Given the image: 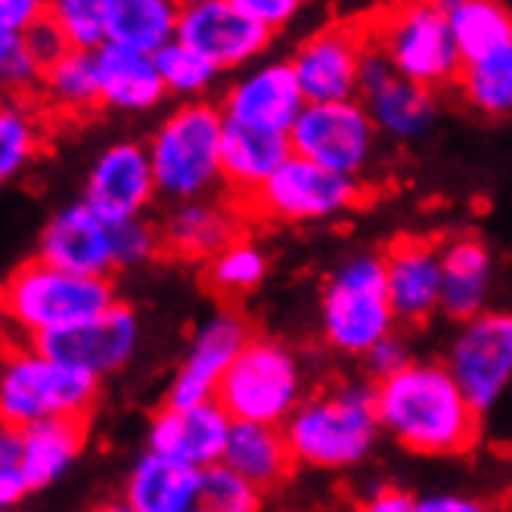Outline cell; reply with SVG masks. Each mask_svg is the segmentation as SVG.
I'll list each match as a JSON object with an SVG mask.
<instances>
[{
	"label": "cell",
	"instance_id": "6da1fadb",
	"mask_svg": "<svg viewBox=\"0 0 512 512\" xmlns=\"http://www.w3.org/2000/svg\"><path fill=\"white\" fill-rule=\"evenodd\" d=\"M376 413L388 435L413 454H463L478 438L481 410L447 370V364H410L376 379Z\"/></svg>",
	"mask_w": 512,
	"mask_h": 512
},
{
	"label": "cell",
	"instance_id": "7a4b0ae2",
	"mask_svg": "<svg viewBox=\"0 0 512 512\" xmlns=\"http://www.w3.org/2000/svg\"><path fill=\"white\" fill-rule=\"evenodd\" d=\"M382 423L370 385L348 382L326 388L301 404L283 423L286 441L298 466L351 469L364 463Z\"/></svg>",
	"mask_w": 512,
	"mask_h": 512
},
{
	"label": "cell",
	"instance_id": "3957f363",
	"mask_svg": "<svg viewBox=\"0 0 512 512\" xmlns=\"http://www.w3.org/2000/svg\"><path fill=\"white\" fill-rule=\"evenodd\" d=\"M100 379L66 360H56L32 342L0 354V423L32 426L53 416H87Z\"/></svg>",
	"mask_w": 512,
	"mask_h": 512
},
{
	"label": "cell",
	"instance_id": "277c9868",
	"mask_svg": "<svg viewBox=\"0 0 512 512\" xmlns=\"http://www.w3.org/2000/svg\"><path fill=\"white\" fill-rule=\"evenodd\" d=\"M13 333L25 342H35L44 333L75 326L115 305L109 277H87L56 267L44 258L22 264L16 274L0 286Z\"/></svg>",
	"mask_w": 512,
	"mask_h": 512
},
{
	"label": "cell",
	"instance_id": "5b68a950",
	"mask_svg": "<svg viewBox=\"0 0 512 512\" xmlns=\"http://www.w3.org/2000/svg\"><path fill=\"white\" fill-rule=\"evenodd\" d=\"M367 25L370 41L404 78L432 90L457 84L463 56L441 0H395L367 19Z\"/></svg>",
	"mask_w": 512,
	"mask_h": 512
},
{
	"label": "cell",
	"instance_id": "8992f818",
	"mask_svg": "<svg viewBox=\"0 0 512 512\" xmlns=\"http://www.w3.org/2000/svg\"><path fill=\"white\" fill-rule=\"evenodd\" d=\"M224 125L221 106L202 100H190L165 118L146 146L162 196L174 202L199 199L221 184Z\"/></svg>",
	"mask_w": 512,
	"mask_h": 512
},
{
	"label": "cell",
	"instance_id": "52a82bcc",
	"mask_svg": "<svg viewBox=\"0 0 512 512\" xmlns=\"http://www.w3.org/2000/svg\"><path fill=\"white\" fill-rule=\"evenodd\" d=\"M305 398V376L298 357L270 339H249L224 373L215 401L230 419L283 426Z\"/></svg>",
	"mask_w": 512,
	"mask_h": 512
},
{
	"label": "cell",
	"instance_id": "ba28073f",
	"mask_svg": "<svg viewBox=\"0 0 512 512\" xmlns=\"http://www.w3.org/2000/svg\"><path fill=\"white\" fill-rule=\"evenodd\" d=\"M395 308L385 292V261L357 255L345 261L323 292V333L342 354L364 357L379 339L395 333Z\"/></svg>",
	"mask_w": 512,
	"mask_h": 512
},
{
	"label": "cell",
	"instance_id": "9c48e42d",
	"mask_svg": "<svg viewBox=\"0 0 512 512\" xmlns=\"http://www.w3.org/2000/svg\"><path fill=\"white\" fill-rule=\"evenodd\" d=\"M360 202L357 177L323 168L305 156L292 153L264 184L239 199L249 215L283 221V224H305V221H326L345 215L348 208Z\"/></svg>",
	"mask_w": 512,
	"mask_h": 512
},
{
	"label": "cell",
	"instance_id": "30bf717a",
	"mask_svg": "<svg viewBox=\"0 0 512 512\" xmlns=\"http://www.w3.org/2000/svg\"><path fill=\"white\" fill-rule=\"evenodd\" d=\"M376 122L367 103L351 100H308L289 131L292 153L323 168L357 177L373 159Z\"/></svg>",
	"mask_w": 512,
	"mask_h": 512
},
{
	"label": "cell",
	"instance_id": "8fae6325",
	"mask_svg": "<svg viewBox=\"0 0 512 512\" xmlns=\"http://www.w3.org/2000/svg\"><path fill=\"white\" fill-rule=\"evenodd\" d=\"M447 370L478 410L494 407L512 382V314L481 311L463 320L447 351Z\"/></svg>",
	"mask_w": 512,
	"mask_h": 512
},
{
	"label": "cell",
	"instance_id": "7c38bea8",
	"mask_svg": "<svg viewBox=\"0 0 512 512\" xmlns=\"http://www.w3.org/2000/svg\"><path fill=\"white\" fill-rule=\"evenodd\" d=\"M370 47L367 22H336L301 41L289 59L305 100H351L360 94V63Z\"/></svg>",
	"mask_w": 512,
	"mask_h": 512
},
{
	"label": "cell",
	"instance_id": "4fadbf2b",
	"mask_svg": "<svg viewBox=\"0 0 512 512\" xmlns=\"http://www.w3.org/2000/svg\"><path fill=\"white\" fill-rule=\"evenodd\" d=\"M137 342H140V326L134 311L115 301L106 311L75 326L38 336L32 345H38L56 360H66V364H75L103 379L128 364L137 351Z\"/></svg>",
	"mask_w": 512,
	"mask_h": 512
},
{
	"label": "cell",
	"instance_id": "5bb4252c",
	"mask_svg": "<svg viewBox=\"0 0 512 512\" xmlns=\"http://www.w3.org/2000/svg\"><path fill=\"white\" fill-rule=\"evenodd\" d=\"M270 28L246 16L233 0H180L177 38L224 69H239L267 50Z\"/></svg>",
	"mask_w": 512,
	"mask_h": 512
},
{
	"label": "cell",
	"instance_id": "9a60e30c",
	"mask_svg": "<svg viewBox=\"0 0 512 512\" xmlns=\"http://www.w3.org/2000/svg\"><path fill=\"white\" fill-rule=\"evenodd\" d=\"M252 339L249 323L236 311H221L208 317L190 342V351L180 364L171 388H168V404H199L212 401L218 395V385L236 354L246 348Z\"/></svg>",
	"mask_w": 512,
	"mask_h": 512
},
{
	"label": "cell",
	"instance_id": "2e32d148",
	"mask_svg": "<svg viewBox=\"0 0 512 512\" xmlns=\"http://www.w3.org/2000/svg\"><path fill=\"white\" fill-rule=\"evenodd\" d=\"M233 429L230 413L212 398L199 404H165L149 423V450L177 457L196 469L224 460Z\"/></svg>",
	"mask_w": 512,
	"mask_h": 512
},
{
	"label": "cell",
	"instance_id": "e0dca14e",
	"mask_svg": "<svg viewBox=\"0 0 512 512\" xmlns=\"http://www.w3.org/2000/svg\"><path fill=\"white\" fill-rule=\"evenodd\" d=\"M159 193L156 171L149 149L140 143H112L97 156L94 168L87 174L84 199L109 221L137 218L143 208Z\"/></svg>",
	"mask_w": 512,
	"mask_h": 512
},
{
	"label": "cell",
	"instance_id": "ac0fdd59",
	"mask_svg": "<svg viewBox=\"0 0 512 512\" xmlns=\"http://www.w3.org/2000/svg\"><path fill=\"white\" fill-rule=\"evenodd\" d=\"M38 258L87 277H109L115 270L112 221L87 199L56 212L41 233Z\"/></svg>",
	"mask_w": 512,
	"mask_h": 512
},
{
	"label": "cell",
	"instance_id": "d6986e66",
	"mask_svg": "<svg viewBox=\"0 0 512 512\" xmlns=\"http://www.w3.org/2000/svg\"><path fill=\"white\" fill-rule=\"evenodd\" d=\"M305 103V90L295 78L292 63H267L227 90L221 112L227 122L289 134Z\"/></svg>",
	"mask_w": 512,
	"mask_h": 512
},
{
	"label": "cell",
	"instance_id": "ffe728a7",
	"mask_svg": "<svg viewBox=\"0 0 512 512\" xmlns=\"http://www.w3.org/2000/svg\"><path fill=\"white\" fill-rule=\"evenodd\" d=\"M385 261V292L398 320L423 323L441 308V249L429 239L404 236L388 249Z\"/></svg>",
	"mask_w": 512,
	"mask_h": 512
},
{
	"label": "cell",
	"instance_id": "44dd1931",
	"mask_svg": "<svg viewBox=\"0 0 512 512\" xmlns=\"http://www.w3.org/2000/svg\"><path fill=\"white\" fill-rule=\"evenodd\" d=\"M94 59L103 106L118 112H146L165 100L168 90L156 66V53L103 41L94 50Z\"/></svg>",
	"mask_w": 512,
	"mask_h": 512
},
{
	"label": "cell",
	"instance_id": "7402d4cb",
	"mask_svg": "<svg viewBox=\"0 0 512 512\" xmlns=\"http://www.w3.org/2000/svg\"><path fill=\"white\" fill-rule=\"evenodd\" d=\"M289 156V134L227 122L221 140V184L230 190L233 202H239L252 196Z\"/></svg>",
	"mask_w": 512,
	"mask_h": 512
},
{
	"label": "cell",
	"instance_id": "603a6c76",
	"mask_svg": "<svg viewBox=\"0 0 512 512\" xmlns=\"http://www.w3.org/2000/svg\"><path fill=\"white\" fill-rule=\"evenodd\" d=\"M202 469L146 450V457L131 469L122 506L131 512H190L199 509Z\"/></svg>",
	"mask_w": 512,
	"mask_h": 512
},
{
	"label": "cell",
	"instance_id": "cb8c5ba5",
	"mask_svg": "<svg viewBox=\"0 0 512 512\" xmlns=\"http://www.w3.org/2000/svg\"><path fill=\"white\" fill-rule=\"evenodd\" d=\"M162 233V252L190 258V261H208L215 252H221L230 239L239 236V208L199 199H184L171 208V215L159 227Z\"/></svg>",
	"mask_w": 512,
	"mask_h": 512
},
{
	"label": "cell",
	"instance_id": "d4e9b609",
	"mask_svg": "<svg viewBox=\"0 0 512 512\" xmlns=\"http://www.w3.org/2000/svg\"><path fill=\"white\" fill-rule=\"evenodd\" d=\"M87 435V416H53L22 426V463L19 472L28 491L50 488L81 457Z\"/></svg>",
	"mask_w": 512,
	"mask_h": 512
},
{
	"label": "cell",
	"instance_id": "484cf974",
	"mask_svg": "<svg viewBox=\"0 0 512 512\" xmlns=\"http://www.w3.org/2000/svg\"><path fill=\"white\" fill-rule=\"evenodd\" d=\"M224 463L233 466L239 475H246L261 494L280 488L298 466L283 426L249 423V419H233Z\"/></svg>",
	"mask_w": 512,
	"mask_h": 512
},
{
	"label": "cell",
	"instance_id": "4316f807",
	"mask_svg": "<svg viewBox=\"0 0 512 512\" xmlns=\"http://www.w3.org/2000/svg\"><path fill=\"white\" fill-rule=\"evenodd\" d=\"M441 311L454 320H469L485 311L491 289V252L472 236H460L441 249Z\"/></svg>",
	"mask_w": 512,
	"mask_h": 512
},
{
	"label": "cell",
	"instance_id": "83f0119b",
	"mask_svg": "<svg viewBox=\"0 0 512 512\" xmlns=\"http://www.w3.org/2000/svg\"><path fill=\"white\" fill-rule=\"evenodd\" d=\"M360 97H364L376 128L398 140L423 137L438 118L435 90L404 78L401 72H395L388 81H382L379 87L367 90Z\"/></svg>",
	"mask_w": 512,
	"mask_h": 512
},
{
	"label": "cell",
	"instance_id": "f1b7e54d",
	"mask_svg": "<svg viewBox=\"0 0 512 512\" xmlns=\"http://www.w3.org/2000/svg\"><path fill=\"white\" fill-rule=\"evenodd\" d=\"M180 0H103L106 41L156 53L177 35Z\"/></svg>",
	"mask_w": 512,
	"mask_h": 512
},
{
	"label": "cell",
	"instance_id": "f546056e",
	"mask_svg": "<svg viewBox=\"0 0 512 512\" xmlns=\"http://www.w3.org/2000/svg\"><path fill=\"white\" fill-rule=\"evenodd\" d=\"M35 94H41L53 112L63 115H87L103 106L94 50H66L56 63L41 72V84Z\"/></svg>",
	"mask_w": 512,
	"mask_h": 512
},
{
	"label": "cell",
	"instance_id": "4dcf8cb0",
	"mask_svg": "<svg viewBox=\"0 0 512 512\" xmlns=\"http://www.w3.org/2000/svg\"><path fill=\"white\" fill-rule=\"evenodd\" d=\"M463 63L512 44V13L500 0H441Z\"/></svg>",
	"mask_w": 512,
	"mask_h": 512
},
{
	"label": "cell",
	"instance_id": "1f68e13d",
	"mask_svg": "<svg viewBox=\"0 0 512 512\" xmlns=\"http://www.w3.org/2000/svg\"><path fill=\"white\" fill-rule=\"evenodd\" d=\"M457 87L478 112L512 115V44L478 59H466Z\"/></svg>",
	"mask_w": 512,
	"mask_h": 512
},
{
	"label": "cell",
	"instance_id": "d6a6232c",
	"mask_svg": "<svg viewBox=\"0 0 512 512\" xmlns=\"http://www.w3.org/2000/svg\"><path fill=\"white\" fill-rule=\"evenodd\" d=\"M264 274H267L264 252L243 236L230 239L221 252H215L205 261V286L224 298L252 292L264 280Z\"/></svg>",
	"mask_w": 512,
	"mask_h": 512
},
{
	"label": "cell",
	"instance_id": "836d02e7",
	"mask_svg": "<svg viewBox=\"0 0 512 512\" xmlns=\"http://www.w3.org/2000/svg\"><path fill=\"white\" fill-rule=\"evenodd\" d=\"M41 149V118L16 97L0 109V187L19 177Z\"/></svg>",
	"mask_w": 512,
	"mask_h": 512
},
{
	"label": "cell",
	"instance_id": "e575fe53",
	"mask_svg": "<svg viewBox=\"0 0 512 512\" xmlns=\"http://www.w3.org/2000/svg\"><path fill=\"white\" fill-rule=\"evenodd\" d=\"M156 66H159V75L165 81L168 94L187 97V100H199L221 75V69L212 59L199 53L196 47H190L187 41H180L177 35L156 50Z\"/></svg>",
	"mask_w": 512,
	"mask_h": 512
},
{
	"label": "cell",
	"instance_id": "d590c367",
	"mask_svg": "<svg viewBox=\"0 0 512 512\" xmlns=\"http://www.w3.org/2000/svg\"><path fill=\"white\" fill-rule=\"evenodd\" d=\"M261 491L233 466L212 463L199 478V509L205 512H252L261 506Z\"/></svg>",
	"mask_w": 512,
	"mask_h": 512
},
{
	"label": "cell",
	"instance_id": "8d00e7d4",
	"mask_svg": "<svg viewBox=\"0 0 512 512\" xmlns=\"http://www.w3.org/2000/svg\"><path fill=\"white\" fill-rule=\"evenodd\" d=\"M47 13L66 32L72 47L97 50L106 41L103 0H47Z\"/></svg>",
	"mask_w": 512,
	"mask_h": 512
},
{
	"label": "cell",
	"instance_id": "74e56055",
	"mask_svg": "<svg viewBox=\"0 0 512 512\" xmlns=\"http://www.w3.org/2000/svg\"><path fill=\"white\" fill-rule=\"evenodd\" d=\"M112 252H115V267L146 264L149 258H156L162 252V233L140 215L112 221Z\"/></svg>",
	"mask_w": 512,
	"mask_h": 512
},
{
	"label": "cell",
	"instance_id": "f35d334b",
	"mask_svg": "<svg viewBox=\"0 0 512 512\" xmlns=\"http://www.w3.org/2000/svg\"><path fill=\"white\" fill-rule=\"evenodd\" d=\"M25 47H28V53H32V56L38 59V63H41V69H47V66L56 63V59L63 56L66 50H72L66 32L56 25V19H53L50 13H44L35 25H28V28H25Z\"/></svg>",
	"mask_w": 512,
	"mask_h": 512
},
{
	"label": "cell",
	"instance_id": "ab89813d",
	"mask_svg": "<svg viewBox=\"0 0 512 512\" xmlns=\"http://www.w3.org/2000/svg\"><path fill=\"white\" fill-rule=\"evenodd\" d=\"M233 4L264 28H270V32H280L283 25H289L301 13L305 0H233Z\"/></svg>",
	"mask_w": 512,
	"mask_h": 512
},
{
	"label": "cell",
	"instance_id": "60d3db41",
	"mask_svg": "<svg viewBox=\"0 0 512 512\" xmlns=\"http://www.w3.org/2000/svg\"><path fill=\"white\" fill-rule=\"evenodd\" d=\"M364 357H367V367H370V373L376 379H382V376H388V373H395V370H401V367L410 364L407 345L395 333H388L385 339H379Z\"/></svg>",
	"mask_w": 512,
	"mask_h": 512
},
{
	"label": "cell",
	"instance_id": "b9f144b4",
	"mask_svg": "<svg viewBox=\"0 0 512 512\" xmlns=\"http://www.w3.org/2000/svg\"><path fill=\"white\" fill-rule=\"evenodd\" d=\"M44 13L47 0H0V28L25 35V28L35 25Z\"/></svg>",
	"mask_w": 512,
	"mask_h": 512
},
{
	"label": "cell",
	"instance_id": "7bdbcfd3",
	"mask_svg": "<svg viewBox=\"0 0 512 512\" xmlns=\"http://www.w3.org/2000/svg\"><path fill=\"white\" fill-rule=\"evenodd\" d=\"M485 509V503L466 500L460 494H432L426 500H416V512H475Z\"/></svg>",
	"mask_w": 512,
	"mask_h": 512
},
{
	"label": "cell",
	"instance_id": "ee69618b",
	"mask_svg": "<svg viewBox=\"0 0 512 512\" xmlns=\"http://www.w3.org/2000/svg\"><path fill=\"white\" fill-rule=\"evenodd\" d=\"M367 509L373 512H413L416 509V500L398 488H379L370 494V500L364 503Z\"/></svg>",
	"mask_w": 512,
	"mask_h": 512
},
{
	"label": "cell",
	"instance_id": "f6af8a7d",
	"mask_svg": "<svg viewBox=\"0 0 512 512\" xmlns=\"http://www.w3.org/2000/svg\"><path fill=\"white\" fill-rule=\"evenodd\" d=\"M22 463V429L0 423V469H19Z\"/></svg>",
	"mask_w": 512,
	"mask_h": 512
},
{
	"label": "cell",
	"instance_id": "bcb514c9",
	"mask_svg": "<svg viewBox=\"0 0 512 512\" xmlns=\"http://www.w3.org/2000/svg\"><path fill=\"white\" fill-rule=\"evenodd\" d=\"M28 494V485L19 469H0V509H10L16 503H22Z\"/></svg>",
	"mask_w": 512,
	"mask_h": 512
},
{
	"label": "cell",
	"instance_id": "7dc6e473",
	"mask_svg": "<svg viewBox=\"0 0 512 512\" xmlns=\"http://www.w3.org/2000/svg\"><path fill=\"white\" fill-rule=\"evenodd\" d=\"M22 44H25V35H19V32H4V28H0V66H4L7 59H10Z\"/></svg>",
	"mask_w": 512,
	"mask_h": 512
},
{
	"label": "cell",
	"instance_id": "c3c4849f",
	"mask_svg": "<svg viewBox=\"0 0 512 512\" xmlns=\"http://www.w3.org/2000/svg\"><path fill=\"white\" fill-rule=\"evenodd\" d=\"M10 333H13V326H10V317L4 311V305H0V354H4L10 348Z\"/></svg>",
	"mask_w": 512,
	"mask_h": 512
},
{
	"label": "cell",
	"instance_id": "681fc988",
	"mask_svg": "<svg viewBox=\"0 0 512 512\" xmlns=\"http://www.w3.org/2000/svg\"><path fill=\"white\" fill-rule=\"evenodd\" d=\"M10 100H13V94H10V90L4 87V81H0V109H4V106H7Z\"/></svg>",
	"mask_w": 512,
	"mask_h": 512
}]
</instances>
